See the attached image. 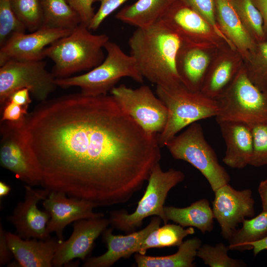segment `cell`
Instances as JSON below:
<instances>
[{"label":"cell","mask_w":267,"mask_h":267,"mask_svg":"<svg viewBox=\"0 0 267 267\" xmlns=\"http://www.w3.org/2000/svg\"><path fill=\"white\" fill-rule=\"evenodd\" d=\"M25 130L44 188L97 207L126 203L161 158L145 132L108 94L80 93L41 102Z\"/></svg>","instance_id":"obj_1"},{"label":"cell","mask_w":267,"mask_h":267,"mask_svg":"<svg viewBox=\"0 0 267 267\" xmlns=\"http://www.w3.org/2000/svg\"><path fill=\"white\" fill-rule=\"evenodd\" d=\"M183 44L180 37L161 20L149 28H136L129 40L130 55L143 78L166 88L182 84L177 60Z\"/></svg>","instance_id":"obj_2"},{"label":"cell","mask_w":267,"mask_h":267,"mask_svg":"<svg viewBox=\"0 0 267 267\" xmlns=\"http://www.w3.org/2000/svg\"><path fill=\"white\" fill-rule=\"evenodd\" d=\"M109 41L107 35L93 34L81 23L69 35L47 46L43 55L54 62L52 73L56 79L67 78L99 65L105 58L103 49Z\"/></svg>","instance_id":"obj_3"},{"label":"cell","mask_w":267,"mask_h":267,"mask_svg":"<svg viewBox=\"0 0 267 267\" xmlns=\"http://www.w3.org/2000/svg\"><path fill=\"white\" fill-rule=\"evenodd\" d=\"M156 94L168 110L166 125L158 137L161 147L183 128L199 120L216 117L219 112L217 99L201 91H191L182 84L172 88L156 86Z\"/></svg>","instance_id":"obj_4"},{"label":"cell","mask_w":267,"mask_h":267,"mask_svg":"<svg viewBox=\"0 0 267 267\" xmlns=\"http://www.w3.org/2000/svg\"><path fill=\"white\" fill-rule=\"evenodd\" d=\"M104 49L106 56L99 65L82 75L56 79L57 86L77 87L85 95L98 96L107 94L122 78L143 82L144 78L131 55L126 54L119 45L110 41L104 45Z\"/></svg>","instance_id":"obj_5"},{"label":"cell","mask_w":267,"mask_h":267,"mask_svg":"<svg viewBox=\"0 0 267 267\" xmlns=\"http://www.w3.org/2000/svg\"><path fill=\"white\" fill-rule=\"evenodd\" d=\"M184 178L182 172L174 168L164 171L158 163L151 170L145 191L135 211L131 214L125 211H112L110 223L113 227L129 233L134 231L141 225L143 220L150 216H158L164 224L167 223L169 220L164 211L165 200L170 190Z\"/></svg>","instance_id":"obj_6"},{"label":"cell","mask_w":267,"mask_h":267,"mask_svg":"<svg viewBox=\"0 0 267 267\" xmlns=\"http://www.w3.org/2000/svg\"><path fill=\"white\" fill-rule=\"evenodd\" d=\"M217 100L219 105L217 122H238L252 128L267 124V95L252 82L244 69L238 72Z\"/></svg>","instance_id":"obj_7"},{"label":"cell","mask_w":267,"mask_h":267,"mask_svg":"<svg viewBox=\"0 0 267 267\" xmlns=\"http://www.w3.org/2000/svg\"><path fill=\"white\" fill-rule=\"evenodd\" d=\"M165 146L175 159L186 161L199 170L214 192L229 183L228 174L220 164L215 151L205 138L202 126L197 122L176 135Z\"/></svg>","instance_id":"obj_8"},{"label":"cell","mask_w":267,"mask_h":267,"mask_svg":"<svg viewBox=\"0 0 267 267\" xmlns=\"http://www.w3.org/2000/svg\"><path fill=\"white\" fill-rule=\"evenodd\" d=\"M25 122H0V163L18 179L33 187L41 185L42 178L28 140Z\"/></svg>","instance_id":"obj_9"},{"label":"cell","mask_w":267,"mask_h":267,"mask_svg":"<svg viewBox=\"0 0 267 267\" xmlns=\"http://www.w3.org/2000/svg\"><path fill=\"white\" fill-rule=\"evenodd\" d=\"M55 79L43 60H9L0 68V105L13 92L24 88L37 100L44 101L57 87Z\"/></svg>","instance_id":"obj_10"},{"label":"cell","mask_w":267,"mask_h":267,"mask_svg":"<svg viewBox=\"0 0 267 267\" xmlns=\"http://www.w3.org/2000/svg\"><path fill=\"white\" fill-rule=\"evenodd\" d=\"M110 92L123 110L145 132L156 135L162 132L167 120V108L149 86L132 89L121 85Z\"/></svg>","instance_id":"obj_11"},{"label":"cell","mask_w":267,"mask_h":267,"mask_svg":"<svg viewBox=\"0 0 267 267\" xmlns=\"http://www.w3.org/2000/svg\"><path fill=\"white\" fill-rule=\"evenodd\" d=\"M214 192L212 203L214 218L220 224L222 236L228 240L239 224L246 218L255 215L252 191L250 189L236 190L228 183Z\"/></svg>","instance_id":"obj_12"},{"label":"cell","mask_w":267,"mask_h":267,"mask_svg":"<svg viewBox=\"0 0 267 267\" xmlns=\"http://www.w3.org/2000/svg\"><path fill=\"white\" fill-rule=\"evenodd\" d=\"M24 189V200L17 203L6 220L13 225L16 234L23 239H47L50 238L47 230L50 215L45 210L38 209L37 205L48 196L50 190L46 188L35 189L27 184Z\"/></svg>","instance_id":"obj_13"},{"label":"cell","mask_w":267,"mask_h":267,"mask_svg":"<svg viewBox=\"0 0 267 267\" xmlns=\"http://www.w3.org/2000/svg\"><path fill=\"white\" fill-rule=\"evenodd\" d=\"M64 192L50 191L43 200V205L50 215L47 224L49 233L54 232L60 241H63V230L70 223L84 220L104 217L103 213L94 212L97 207L93 202L76 197H67Z\"/></svg>","instance_id":"obj_14"},{"label":"cell","mask_w":267,"mask_h":267,"mask_svg":"<svg viewBox=\"0 0 267 267\" xmlns=\"http://www.w3.org/2000/svg\"><path fill=\"white\" fill-rule=\"evenodd\" d=\"M72 31L42 27L29 34L13 33L0 46V66L9 60H43L44 49Z\"/></svg>","instance_id":"obj_15"},{"label":"cell","mask_w":267,"mask_h":267,"mask_svg":"<svg viewBox=\"0 0 267 267\" xmlns=\"http://www.w3.org/2000/svg\"><path fill=\"white\" fill-rule=\"evenodd\" d=\"M109 224V220L104 217L74 222L71 235L67 240L60 241L58 246L52 267L65 266L77 258L85 261L92 250L95 240Z\"/></svg>","instance_id":"obj_16"},{"label":"cell","mask_w":267,"mask_h":267,"mask_svg":"<svg viewBox=\"0 0 267 267\" xmlns=\"http://www.w3.org/2000/svg\"><path fill=\"white\" fill-rule=\"evenodd\" d=\"M161 221L160 217L154 216L145 228L125 235H114L112 228H106L103 232V239L107 247V251L100 256L87 258L82 266L110 267L120 259L130 257L137 253L141 244L153 230L160 226Z\"/></svg>","instance_id":"obj_17"},{"label":"cell","mask_w":267,"mask_h":267,"mask_svg":"<svg viewBox=\"0 0 267 267\" xmlns=\"http://www.w3.org/2000/svg\"><path fill=\"white\" fill-rule=\"evenodd\" d=\"M5 236L17 267H52V260L60 242L57 238L39 241L35 238L24 239L8 231Z\"/></svg>","instance_id":"obj_18"},{"label":"cell","mask_w":267,"mask_h":267,"mask_svg":"<svg viewBox=\"0 0 267 267\" xmlns=\"http://www.w3.org/2000/svg\"><path fill=\"white\" fill-rule=\"evenodd\" d=\"M217 123L226 145L223 162L228 167L238 169L249 165L253 152L252 128L238 122Z\"/></svg>","instance_id":"obj_19"},{"label":"cell","mask_w":267,"mask_h":267,"mask_svg":"<svg viewBox=\"0 0 267 267\" xmlns=\"http://www.w3.org/2000/svg\"><path fill=\"white\" fill-rule=\"evenodd\" d=\"M186 44L196 46L199 38L209 33L211 26L197 11L183 0H178L160 19Z\"/></svg>","instance_id":"obj_20"},{"label":"cell","mask_w":267,"mask_h":267,"mask_svg":"<svg viewBox=\"0 0 267 267\" xmlns=\"http://www.w3.org/2000/svg\"><path fill=\"white\" fill-rule=\"evenodd\" d=\"M215 13L224 35L234 47L249 56L255 42L242 21L233 0H214Z\"/></svg>","instance_id":"obj_21"},{"label":"cell","mask_w":267,"mask_h":267,"mask_svg":"<svg viewBox=\"0 0 267 267\" xmlns=\"http://www.w3.org/2000/svg\"><path fill=\"white\" fill-rule=\"evenodd\" d=\"M209 64L208 55L196 46L183 44L177 66L182 84L192 91H200Z\"/></svg>","instance_id":"obj_22"},{"label":"cell","mask_w":267,"mask_h":267,"mask_svg":"<svg viewBox=\"0 0 267 267\" xmlns=\"http://www.w3.org/2000/svg\"><path fill=\"white\" fill-rule=\"evenodd\" d=\"M177 0H137L122 8L115 17L136 28H147L160 20Z\"/></svg>","instance_id":"obj_23"},{"label":"cell","mask_w":267,"mask_h":267,"mask_svg":"<svg viewBox=\"0 0 267 267\" xmlns=\"http://www.w3.org/2000/svg\"><path fill=\"white\" fill-rule=\"evenodd\" d=\"M164 211L168 220L184 227H196L203 234L213 229L214 216L206 199L196 201L185 208L165 206Z\"/></svg>","instance_id":"obj_24"},{"label":"cell","mask_w":267,"mask_h":267,"mask_svg":"<svg viewBox=\"0 0 267 267\" xmlns=\"http://www.w3.org/2000/svg\"><path fill=\"white\" fill-rule=\"evenodd\" d=\"M201 240L197 237L186 240L178 246L174 254L165 256H149L136 253L135 262L138 267H193L194 261Z\"/></svg>","instance_id":"obj_25"},{"label":"cell","mask_w":267,"mask_h":267,"mask_svg":"<svg viewBox=\"0 0 267 267\" xmlns=\"http://www.w3.org/2000/svg\"><path fill=\"white\" fill-rule=\"evenodd\" d=\"M242 227L236 229L228 240L230 250L243 252L252 250L250 244L267 236V211L262 212L255 217L245 219Z\"/></svg>","instance_id":"obj_26"},{"label":"cell","mask_w":267,"mask_h":267,"mask_svg":"<svg viewBox=\"0 0 267 267\" xmlns=\"http://www.w3.org/2000/svg\"><path fill=\"white\" fill-rule=\"evenodd\" d=\"M44 21L42 27L73 30L81 23L78 14L67 0H41Z\"/></svg>","instance_id":"obj_27"},{"label":"cell","mask_w":267,"mask_h":267,"mask_svg":"<svg viewBox=\"0 0 267 267\" xmlns=\"http://www.w3.org/2000/svg\"><path fill=\"white\" fill-rule=\"evenodd\" d=\"M194 232L193 227L185 229L178 224H165L153 230L146 237L137 253L145 255L147 250L151 248L178 247L182 243L184 237Z\"/></svg>","instance_id":"obj_28"},{"label":"cell","mask_w":267,"mask_h":267,"mask_svg":"<svg viewBox=\"0 0 267 267\" xmlns=\"http://www.w3.org/2000/svg\"><path fill=\"white\" fill-rule=\"evenodd\" d=\"M238 14L256 43L266 41L262 15L252 0H233Z\"/></svg>","instance_id":"obj_29"},{"label":"cell","mask_w":267,"mask_h":267,"mask_svg":"<svg viewBox=\"0 0 267 267\" xmlns=\"http://www.w3.org/2000/svg\"><path fill=\"white\" fill-rule=\"evenodd\" d=\"M10 2L15 14L27 29L32 32L43 26L41 0H10Z\"/></svg>","instance_id":"obj_30"},{"label":"cell","mask_w":267,"mask_h":267,"mask_svg":"<svg viewBox=\"0 0 267 267\" xmlns=\"http://www.w3.org/2000/svg\"><path fill=\"white\" fill-rule=\"evenodd\" d=\"M250 65L245 69L252 82L267 94V41L257 43L251 51Z\"/></svg>","instance_id":"obj_31"},{"label":"cell","mask_w":267,"mask_h":267,"mask_svg":"<svg viewBox=\"0 0 267 267\" xmlns=\"http://www.w3.org/2000/svg\"><path fill=\"white\" fill-rule=\"evenodd\" d=\"M228 246L222 243L215 246L202 245L198 249L197 257L200 258L204 264L210 267H242L246 266L242 261L230 257Z\"/></svg>","instance_id":"obj_32"},{"label":"cell","mask_w":267,"mask_h":267,"mask_svg":"<svg viewBox=\"0 0 267 267\" xmlns=\"http://www.w3.org/2000/svg\"><path fill=\"white\" fill-rule=\"evenodd\" d=\"M25 26L18 19L10 0H0V46L14 33H24Z\"/></svg>","instance_id":"obj_33"},{"label":"cell","mask_w":267,"mask_h":267,"mask_svg":"<svg viewBox=\"0 0 267 267\" xmlns=\"http://www.w3.org/2000/svg\"><path fill=\"white\" fill-rule=\"evenodd\" d=\"M253 152L249 165L255 167L267 166V124L252 128Z\"/></svg>","instance_id":"obj_34"},{"label":"cell","mask_w":267,"mask_h":267,"mask_svg":"<svg viewBox=\"0 0 267 267\" xmlns=\"http://www.w3.org/2000/svg\"><path fill=\"white\" fill-rule=\"evenodd\" d=\"M190 7L200 14L209 23L216 33L234 47L233 44L216 23L215 7L214 0H183Z\"/></svg>","instance_id":"obj_35"},{"label":"cell","mask_w":267,"mask_h":267,"mask_svg":"<svg viewBox=\"0 0 267 267\" xmlns=\"http://www.w3.org/2000/svg\"><path fill=\"white\" fill-rule=\"evenodd\" d=\"M128 0H95L99 2L100 6L88 26L89 30H96L105 19Z\"/></svg>","instance_id":"obj_36"},{"label":"cell","mask_w":267,"mask_h":267,"mask_svg":"<svg viewBox=\"0 0 267 267\" xmlns=\"http://www.w3.org/2000/svg\"><path fill=\"white\" fill-rule=\"evenodd\" d=\"M28 108L19 105L7 100L0 106V122H8L14 123L25 122L29 114Z\"/></svg>","instance_id":"obj_37"},{"label":"cell","mask_w":267,"mask_h":267,"mask_svg":"<svg viewBox=\"0 0 267 267\" xmlns=\"http://www.w3.org/2000/svg\"><path fill=\"white\" fill-rule=\"evenodd\" d=\"M69 5L78 14L81 24L88 27L95 13L93 4L95 0H67Z\"/></svg>","instance_id":"obj_38"},{"label":"cell","mask_w":267,"mask_h":267,"mask_svg":"<svg viewBox=\"0 0 267 267\" xmlns=\"http://www.w3.org/2000/svg\"><path fill=\"white\" fill-rule=\"evenodd\" d=\"M4 230L1 222H0V267L8 265L13 257L8 246Z\"/></svg>","instance_id":"obj_39"},{"label":"cell","mask_w":267,"mask_h":267,"mask_svg":"<svg viewBox=\"0 0 267 267\" xmlns=\"http://www.w3.org/2000/svg\"><path fill=\"white\" fill-rule=\"evenodd\" d=\"M30 94L31 93L27 89H19L13 92L6 101L9 100L21 106L28 108L32 102Z\"/></svg>","instance_id":"obj_40"},{"label":"cell","mask_w":267,"mask_h":267,"mask_svg":"<svg viewBox=\"0 0 267 267\" xmlns=\"http://www.w3.org/2000/svg\"><path fill=\"white\" fill-rule=\"evenodd\" d=\"M252 0L262 15L266 41H267V0Z\"/></svg>","instance_id":"obj_41"},{"label":"cell","mask_w":267,"mask_h":267,"mask_svg":"<svg viewBox=\"0 0 267 267\" xmlns=\"http://www.w3.org/2000/svg\"><path fill=\"white\" fill-rule=\"evenodd\" d=\"M258 192L262 201L263 211H267V178L260 182Z\"/></svg>","instance_id":"obj_42"},{"label":"cell","mask_w":267,"mask_h":267,"mask_svg":"<svg viewBox=\"0 0 267 267\" xmlns=\"http://www.w3.org/2000/svg\"><path fill=\"white\" fill-rule=\"evenodd\" d=\"M250 246L253 250L254 256H256L260 252L267 250V236L264 239L250 243Z\"/></svg>","instance_id":"obj_43"},{"label":"cell","mask_w":267,"mask_h":267,"mask_svg":"<svg viewBox=\"0 0 267 267\" xmlns=\"http://www.w3.org/2000/svg\"><path fill=\"white\" fill-rule=\"evenodd\" d=\"M11 190V188L9 185L2 181H0V199L3 197L8 195Z\"/></svg>","instance_id":"obj_44"},{"label":"cell","mask_w":267,"mask_h":267,"mask_svg":"<svg viewBox=\"0 0 267 267\" xmlns=\"http://www.w3.org/2000/svg\"></svg>","instance_id":"obj_45"}]
</instances>
